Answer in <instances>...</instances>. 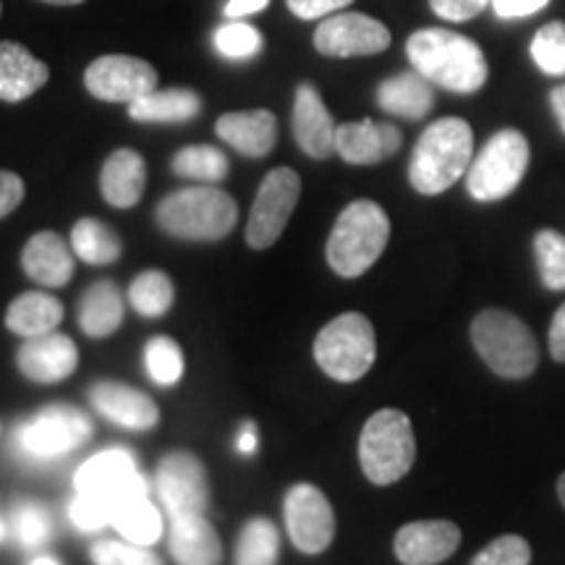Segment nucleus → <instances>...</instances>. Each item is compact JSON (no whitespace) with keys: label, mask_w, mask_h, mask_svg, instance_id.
<instances>
[{"label":"nucleus","mask_w":565,"mask_h":565,"mask_svg":"<svg viewBox=\"0 0 565 565\" xmlns=\"http://www.w3.org/2000/svg\"><path fill=\"white\" fill-rule=\"evenodd\" d=\"M6 536V526H3V521H0V540H3Z\"/></svg>","instance_id":"54"},{"label":"nucleus","mask_w":565,"mask_h":565,"mask_svg":"<svg viewBox=\"0 0 565 565\" xmlns=\"http://www.w3.org/2000/svg\"><path fill=\"white\" fill-rule=\"evenodd\" d=\"M550 0H492V9L500 19H524L542 11Z\"/></svg>","instance_id":"46"},{"label":"nucleus","mask_w":565,"mask_h":565,"mask_svg":"<svg viewBox=\"0 0 565 565\" xmlns=\"http://www.w3.org/2000/svg\"><path fill=\"white\" fill-rule=\"evenodd\" d=\"M30 565H61V563L55 561V557H51V555H40V557H34Z\"/></svg>","instance_id":"51"},{"label":"nucleus","mask_w":565,"mask_h":565,"mask_svg":"<svg viewBox=\"0 0 565 565\" xmlns=\"http://www.w3.org/2000/svg\"><path fill=\"white\" fill-rule=\"evenodd\" d=\"M391 242V217L372 200H356L345 207L330 231L324 257L341 278H359L383 257Z\"/></svg>","instance_id":"4"},{"label":"nucleus","mask_w":565,"mask_h":565,"mask_svg":"<svg viewBox=\"0 0 565 565\" xmlns=\"http://www.w3.org/2000/svg\"><path fill=\"white\" fill-rule=\"evenodd\" d=\"M89 401L103 419L118 424V427L145 433L160 422L158 404L131 385L103 380V383L89 387Z\"/></svg>","instance_id":"18"},{"label":"nucleus","mask_w":565,"mask_h":565,"mask_svg":"<svg viewBox=\"0 0 565 565\" xmlns=\"http://www.w3.org/2000/svg\"><path fill=\"white\" fill-rule=\"evenodd\" d=\"M158 71L152 68V63L134 58V55H103L84 71V84H87L89 95L103 103L131 105L158 89Z\"/></svg>","instance_id":"14"},{"label":"nucleus","mask_w":565,"mask_h":565,"mask_svg":"<svg viewBox=\"0 0 565 565\" xmlns=\"http://www.w3.org/2000/svg\"><path fill=\"white\" fill-rule=\"evenodd\" d=\"M47 6H82L84 0H42Z\"/></svg>","instance_id":"52"},{"label":"nucleus","mask_w":565,"mask_h":565,"mask_svg":"<svg viewBox=\"0 0 565 565\" xmlns=\"http://www.w3.org/2000/svg\"><path fill=\"white\" fill-rule=\"evenodd\" d=\"M51 79L47 63L26 51L24 45L13 40L0 42V100L21 103L32 97L34 92L45 87Z\"/></svg>","instance_id":"22"},{"label":"nucleus","mask_w":565,"mask_h":565,"mask_svg":"<svg viewBox=\"0 0 565 565\" xmlns=\"http://www.w3.org/2000/svg\"><path fill=\"white\" fill-rule=\"evenodd\" d=\"M21 267H24L26 278L40 282V286L61 288L74 275V257H71L68 244L58 233L40 231L21 252Z\"/></svg>","instance_id":"23"},{"label":"nucleus","mask_w":565,"mask_h":565,"mask_svg":"<svg viewBox=\"0 0 565 565\" xmlns=\"http://www.w3.org/2000/svg\"><path fill=\"white\" fill-rule=\"evenodd\" d=\"M71 249L87 265H113L121 257V238L95 217H82L71 231Z\"/></svg>","instance_id":"30"},{"label":"nucleus","mask_w":565,"mask_h":565,"mask_svg":"<svg viewBox=\"0 0 565 565\" xmlns=\"http://www.w3.org/2000/svg\"><path fill=\"white\" fill-rule=\"evenodd\" d=\"M113 526H116L126 540L134 542V545L150 547L162 534V515L158 508L150 503L147 494H139V498H134L129 503L118 508L116 515H113Z\"/></svg>","instance_id":"31"},{"label":"nucleus","mask_w":565,"mask_h":565,"mask_svg":"<svg viewBox=\"0 0 565 565\" xmlns=\"http://www.w3.org/2000/svg\"><path fill=\"white\" fill-rule=\"evenodd\" d=\"M471 343L484 364L505 380H524L536 370L540 349L529 324L505 309H484L471 322Z\"/></svg>","instance_id":"5"},{"label":"nucleus","mask_w":565,"mask_h":565,"mask_svg":"<svg viewBox=\"0 0 565 565\" xmlns=\"http://www.w3.org/2000/svg\"><path fill=\"white\" fill-rule=\"evenodd\" d=\"M168 547L175 565H221L223 561L221 540L202 513L173 519Z\"/></svg>","instance_id":"24"},{"label":"nucleus","mask_w":565,"mask_h":565,"mask_svg":"<svg viewBox=\"0 0 565 565\" xmlns=\"http://www.w3.org/2000/svg\"><path fill=\"white\" fill-rule=\"evenodd\" d=\"M217 137L246 158H267L278 141V118L270 110L225 113L215 124Z\"/></svg>","instance_id":"21"},{"label":"nucleus","mask_w":565,"mask_h":565,"mask_svg":"<svg viewBox=\"0 0 565 565\" xmlns=\"http://www.w3.org/2000/svg\"><path fill=\"white\" fill-rule=\"evenodd\" d=\"M147 186V166L137 150H116L108 154L100 171V192L105 202L118 210H129L141 200Z\"/></svg>","instance_id":"25"},{"label":"nucleus","mask_w":565,"mask_h":565,"mask_svg":"<svg viewBox=\"0 0 565 565\" xmlns=\"http://www.w3.org/2000/svg\"><path fill=\"white\" fill-rule=\"evenodd\" d=\"M282 515L294 547L303 555H320L335 540V513L320 487L294 484L282 500Z\"/></svg>","instance_id":"12"},{"label":"nucleus","mask_w":565,"mask_h":565,"mask_svg":"<svg viewBox=\"0 0 565 565\" xmlns=\"http://www.w3.org/2000/svg\"><path fill=\"white\" fill-rule=\"evenodd\" d=\"M202 97L194 89H152L129 105L131 121L139 124H183L200 116Z\"/></svg>","instance_id":"28"},{"label":"nucleus","mask_w":565,"mask_h":565,"mask_svg":"<svg viewBox=\"0 0 565 565\" xmlns=\"http://www.w3.org/2000/svg\"><path fill=\"white\" fill-rule=\"evenodd\" d=\"M532 58L547 76H565V24L550 21L534 34Z\"/></svg>","instance_id":"39"},{"label":"nucleus","mask_w":565,"mask_h":565,"mask_svg":"<svg viewBox=\"0 0 565 565\" xmlns=\"http://www.w3.org/2000/svg\"><path fill=\"white\" fill-rule=\"evenodd\" d=\"M335 121L320 92L312 84H299L294 100V137L309 158L328 160L335 152Z\"/></svg>","instance_id":"20"},{"label":"nucleus","mask_w":565,"mask_h":565,"mask_svg":"<svg viewBox=\"0 0 565 565\" xmlns=\"http://www.w3.org/2000/svg\"><path fill=\"white\" fill-rule=\"evenodd\" d=\"M377 105L391 116L419 121L435 105L433 82L424 79L419 71L395 74L377 87Z\"/></svg>","instance_id":"26"},{"label":"nucleus","mask_w":565,"mask_h":565,"mask_svg":"<svg viewBox=\"0 0 565 565\" xmlns=\"http://www.w3.org/2000/svg\"><path fill=\"white\" fill-rule=\"evenodd\" d=\"M124 322V299L116 282L97 280L84 291L79 324L89 338H110Z\"/></svg>","instance_id":"29"},{"label":"nucleus","mask_w":565,"mask_h":565,"mask_svg":"<svg viewBox=\"0 0 565 565\" xmlns=\"http://www.w3.org/2000/svg\"><path fill=\"white\" fill-rule=\"evenodd\" d=\"M254 450H257V427L252 422H246L242 435H238V454L252 456Z\"/></svg>","instance_id":"49"},{"label":"nucleus","mask_w":565,"mask_h":565,"mask_svg":"<svg viewBox=\"0 0 565 565\" xmlns=\"http://www.w3.org/2000/svg\"><path fill=\"white\" fill-rule=\"evenodd\" d=\"M173 296L175 291L171 278L160 270L139 273L129 288V301L134 312L147 317V320L166 315L168 309H171Z\"/></svg>","instance_id":"34"},{"label":"nucleus","mask_w":565,"mask_h":565,"mask_svg":"<svg viewBox=\"0 0 565 565\" xmlns=\"http://www.w3.org/2000/svg\"><path fill=\"white\" fill-rule=\"evenodd\" d=\"M154 221L168 236L183 242H221L238 221V204L212 183L179 189L158 204Z\"/></svg>","instance_id":"3"},{"label":"nucleus","mask_w":565,"mask_h":565,"mask_svg":"<svg viewBox=\"0 0 565 565\" xmlns=\"http://www.w3.org/2000/svg\"><path fill=\"white\" fill-rule=\"evenodd\" d=\"M89 557L95 565H162L152 550L134 545V542H129V545L126 542H97Z\"/></svg>","instance_id":"41"},{"label":"nucleus","mask_w":565,"mask_h":565,"mask_svg":"<svg viewBox=\"0 0 565 565\" xmlns=\"http://www.w3.org/2000/svg\"><path fill=\"white\" fill-rule=\"evenodd\" d=\"M286 3L294 17H299L303 21H315L345 9V6H351L353 0H286Z\"/></svg>","instance_id":"44"},{"label":"nucleus","mask_w":565,"mask_h":565,"mask_svg":"<svg viewBox=\"0 0 565 565\" xmlns=\"http://www.w3.org/2000/svg\"><path fill=\"white\" fill-rule=\"evenodd\" d=\"M299 196V173L291 168H273L259 183L257 196H254L249 223H246V244L252 249H270L291 221Z\"/></svg>","instance_id":"10"},{"label":"nucleus","mask_w":565,"mask_h":565,"mask_svg":"<svg viewBox=\"0 0 565 565\" xmlns=\"http://www.w3.org/2000/svg\"><path fill=\"white\" fill-rule=\"evenodd\" d=\"M154 477H158L162 508L171 513V519L204 511L210 498L207 471H204V463L192 450H173V454H168L160 461Z\"/></svg>","instance_id":"15"},{"label":"nucleus","mask_w":565,"mask_h":565,"mask_svg":"<svg viewBox=\"0 0 565 565\" xmlns=\"http://www.w3.org/2000/svg\"><path fill=\"white\" fill-rule=\"evenodd\" d=\"M145 370L154 385L171 387L183 377V351L181 345L168 335L150 338L145 345Z\"/></svg>","instance_id":"35"},{"label":"nucleus","mask_w":565,"mask_h":565,"mask_svg":"<svg viewBox=\"0 0 565 565\" xmlns=\"http://www.w3.org/2000/svg\"><path fill=\"white\" fill-rule=\"evenodd\" d=\"M280 553V534L273 521H246L236 545V565H275Z\"/></svg>","instance_id":"33"},{"label":"nucleus","mask_w":565,"mask_h":565,"mask_svg":"<svg viewBox=\"0 0 565 565\" xmlns=\"http://www.w3.org/2000/svg\"><path fill=\"white\" fill-rule=\"evenodd\" d=\"M534 257L542 286L547 291H565V236L553 228L534 236Z\"/></svg>","instance_id":"36"},{"label":"nucleus","mask_w":565,"mask_h":565,"mask_svg":"<svg viewBox=\"0 0 565 565\" xmlns=\"http://www.w3.org/2000/svg\"><path fill=\"white\" fill-rule=\"evenodd\" d=\"M471 565H532V547L524 536L503 534L479 550Z\"/></svg>","instance_id":"40"},{"label":"nucleus","mask_w":565,"mask_h":565,"mask_svg":"<svg viewBox=\"0 0 565 565\" xmlns=\"http://www.w3.org/2000/svg\"><path fill=\"white\" fill-rule=\"evenodd\" d=\"M359 461L372 484L387 487L404 479L416 461L412 419L398 408H383L366 419L359 437Z\"/></svg>","instance_id":"6"},{"label":"nucleus","mask_w":565,"mask_h":565,"mask_svg":"<svg viewBox=\"0 0 565 565\" xmlns=\"http://www.w3.org/2000/svg\"><path fill=\"white\" fill-rule=\"evenodd\" d=\"M92 437L89 416L79 408L66 404H53L40 408L38 414L21 422L11 443L19 456L32 463H45L53 458L68 456L79 450Z\"/></svg>","instance_id":"9"},{"label":"nucleus","mask_w":565,"mask_h":565,"mask_svg":"<svg viewBox=\"0 0 565 565\" xmlns=\"http://www.w3.org/2000/svg\"><path fill=\"white\" fill-rule=\"evenodd\" d=\"M270 6V0H228L225 3V17L228 19H246L252 13L265 11Z\"/></svg>","instance_id":"48"},{"label":"nucleus","mask_w":565,"mask_h":565,"mask_svg":"<svg viewBox=\"0 0 565 565\" xmlns=\"http://www.w3.org/2000/svg\"><path fill=\"white\" fill-rule=\"evenodd\" d=\"M263 45L265 40L259 30L238 19H231L215 32V51L228 61H249L263 51Z\"/></svg>","instance_id":"37"},{"label":"nucleus","mask_w":565,"mask_h":565,"mask_svg":"<svg viewBox=\"0 0 565 565\" xmlns=\"http://www.w3.org/2000/svg\"><path fill=\"white\" fill-rule=\"evenodd\" d=\"M76 492L92 494L116 515L118 508L129 500L147 494L145 477L139 475L137 458L129 450H103L92 456L74 477Z\"/></svg>","instance_id":"11"},{"label":"nucleus","mask_w":565,"mask_h":565,"mask_svg":"<svg viewBox=\"0 0 565 565\" xmlns=\"http://www.w3.org/2000/svg\"><path fill=\"white\" fill-rule=\"evenodd\" d=\"M547 345H550V353H553L555 362L565 364V303L555 312L553 322H550Z\"/></svg>","instance_id":"47"},{"label":"nucleus","mask_w":565,"mask_h":565,"mask_svg":"<svg viewBox=\"0 0 565 565\" xmlns=\"http://www.w3.org/2000/svg\"><path fill=\"white\" fill-rule=\"evenodd\" d=\"M17 366L32 383H63L79 366V349L63 333L24 338V343L17 351Z\"/></svg>","instance_id":"16"},{"label":"nucleus","mask_w":565,"mask_h":565,"mask_svg":"<svg viewBox=\"0 0 565 565\" xmlns=\"http://www.w3.org/2000/svg\"><path fill=\"white\" fill-rule=\"evenodd\" d=\"M529 168V141L519 129L492 134L466 171V189L477 202H500L521 186Z\"/></svg>","instance_id":"8"},{"label":"nucleus","mask_w":565,"mask_h":565,"mask_svg":"<svg viewBox=\"0 0 565 565\" xmlns=\"http://www.w3.org/2000/svg\"><path fill=\"white\" fill-rule=\"evenodd\" d=\"M377 359L374 328L364 315L345 312L330 320L315 338V362L338 383H356Z\"/></svg>","instance_id":"7"},{"label":"nucleus","mask_w":565,"mask_h":565,"mask_svg":"<svg viewBox=\"0 0 565 565\" xmlns=\"http://www.w3.org/2000/svg\"><path fill=\"white\" fill-rule=\"evenodd\" d=\"M13 536L21 547H42L53 536V521L51 513L40 503H21L11 515Z\"/></svg>","instance_id":"38"},{"label":"nucleus","mask_w":565,"mask_h":565,"mask_svg":"<svg viewBox=\"0 0 565 565\" xmlns=\"http://www.w3.org/2000/svg\"><path fill=\"white\" fill-rule=\"evenodd\" d=\"M406 55L424 79L458 95H475L490 74L482 47L475 40L440 26L414 32L406 42Z\"/></svg>","instance_id":"1"},{"label":"nucleus","mask_w":565,"mask_h":565,"mask_svg":"<svg viewBox=\"0 0 565 565\" xmlns=\"http://www.w3.org/2000/svg\"><path fill=\"white\" fill-rule=\"evenodd\" d=\"M71 521L82 532H100V529L113 524V511L97 498H92V494L76 492L74 503H71Z\"/></svg>","instance_id":"42"},{"label":"nucleus","mask_w":565,"mask_h":565,"mask_svg":"<svg viewBox=\"0 0 565 565\" xmlns=\"http://www.w3.org/2000/svg\"><path fill=\"white\" fill-rule=\"evenodd\" d=\"M557 498H561V503L565 508V475H561V479H557Z\"/></svg>","instance_id":"53"},{"label":"nucleus","mask_w":565,"mask_h":565,"mask_svg":"<svg viewBox=\"0 0 565 565\" xmlns=\"http://www.w3.org/2000/svg\"><path fill=\"white\" fill-rule=\"evenodd\" d=\"M391 30L366 13H330L315 30L317 53L328 58H362L391 47Z\"/></svg>","instance_id":"13"},{"label":"nucleus","mask_w":565,"mask_h":565,"mask_svg":"<svg viewBox=\"0 0 565 565\" xmlns=\"http://www.w3.org/2000/svg\"><path fill=\"white\" fill-rule=\"evenodd\" d=\"M475 160V131L463 118H440L422 131L416 141L408 181L424 196L448 192L454 183L466 175Z\"/></svg>","instance_id":"2"},{"label":"nucleus","mask_w":565,"mask_h":565,"mask_svg":"<svg viewBox=\"0 0 565 565\" xmlns=\"http://www.w3.org/2000/svg\"><path fill=\"white\" fill-rule=\"evenodd\" d=\"M398 126L377 124L372 118L341 124L335 129V152L351 166H377L401 150Z\"/></svg>","instance_id":"19"},{"label":"nucleus","mask_w":565,"mask_h":565,"mask_svg":"<svg viewBox=\"0 0 565 565\" xmlns=\"http://www.w3.org/2000/svg\"><path fill=\"white\" fill-rule=\"evenodd\" d=\"M63 320V303L51 294L30 291L21 294L9 303L6 328L19 338H40L55 333Z\"/></svg>","instance_id":"27"},{"label":"nucleus","mask_w":565,"mask_h":565,"mask_svg":"<svg viewBox=\"0 0 565 565\" xmlns=\"http://www.w3.org/2000/svg\"><path fill=\"white\" fill-rule=\"evenodd\" d=\"M171 168L181 179L212 183L215 186V183H221L228 175V158L217 147L192 145L173 154Z\"/></svg>","instance_id":"32"},{"label":"nucleus","mask_w":565,"mask_h":565,"mask_svg":"<svg viewBox=\"0 0 565 565\" xmlns=\"http://www.w3.org/2000/svg\"><path fill=\"white\" fill-rule=\"evenodd\" d=\"M461 545V529L454 521H414L398 529L393 550L404 565H437Z\"/></svg>","instance_id":"17"},{"label":"nucleus","mask_w":565,"mask_h":565,"mask_svg":"<svg viewBox=\"0 0 565 565\" xmlns=\"http://www.w3.org/2000/svg\"><path fill=\"white\" fill-rule=\"evenodd\" d=\"M492 0H429L433 11L445 21H469L482 13Z\"/></svg>","instance_id":"43"},{"label":"nucleus","mask_w":565,"mask_h":565,"mask_svg":"<svg viewBox=\"0 0 565 565\" xmlns=\"http://www.w3.org/2000/svg\"><path fill=\"white\" fill-rule=\"evenodd\" d=\"M550 108H553L557 124H561V129L565 134V84L550 92Z\"/></svg>","instance_id":"50"},{"label":"nucleus","mask_w":565,"mask_h":565,"mask_svg":"<svg viewBox=\"0 0 565 565\" xmlns=\"http://www.w3.org/2000/svg\"><path fill=\"white\" fill-rule=\"evenodd\" d=\"M24 200V181L17 173L0 171V221L9 217Z\"/></svg>","instance_id":"45"}]
</instances>
